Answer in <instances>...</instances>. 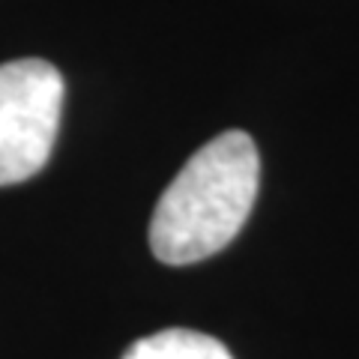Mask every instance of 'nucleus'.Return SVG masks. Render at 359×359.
<instances>
[{"instance_id": "f257e3e1", "label": "nucleus", "mask_w": 359, "mask_h": 359, "mask_svg": "<svg viewBox=\"0 0 359 359\" xmlns=\"http://www.w3.org/2000/svg\"><path fill=\"white\" fill-rule=\"evenodd\" d=\"M261 159L245 132L207 141L168 183L150 219V249L162 264L186 266L222 252L243 231L257 198Z\"/></svg>"}, {"instance_id": "f03ea898", "label": "nucleus", "mask_w": 359, "mask_h": 359, "mask_svg": "<svg viewBox=\"0 0 359 359\" xmlns=\"http://www.w3.org/2000/svg\"><path fill=\"white\" fill-rule=\"evenodd\" d=\"M63 93V75L48 60L0 63V186L25 183L51 159Z\"/></svg>"}, {"instance_id": "7ed1b4c3", "label": "nucleus", "mask_w": 359, "mask_h": 359, "mask_svg": "<svg viewBox=\"0 0 359 359\" xmlns=\"http://www.w3.org/2000/svg\"><path fill=\"white\" fill-rule=\"evenodd\" d=\"M123 359H233L219 339L198 330H159L138 339Z\"/></svg>"}]
</instances>
